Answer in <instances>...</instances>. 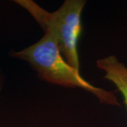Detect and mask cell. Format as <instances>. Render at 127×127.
Listing matches in <instances>:
<instances>
[{"instance_id": "6da1fadb", "label": "cell", "mask_w": 127, "mask_h": 127, "mask_svg": "<svg viewBox=\"0 0 127 127\" xmlns=\"http://www.w3.org/2000/svg\"><path fill=\"white\" fill-rule=\"evenodd\" d=\"M10 55L28 62L42 80L64 87L80 88L95 95L101 103L120 106L113 92L93 86L82 77L78 70L69 65L55 40L47 32L36 43Z\"/></svg>"}, {"instance_id": "7a4b0ae2", "label": "cell", "mask_w": 127, "mask_h": 127, "mask_svg": "<svg viewBox=\"0 0 127 127\" xmlns=\"http://www.w3.org/2000/svg\"><path fill=\"white\" fill-rule=\"evenodd\" d=\"M15 2L31 14L55 40L64 59L79 71L78 42L83 30L81 14L86 1L66 0L54 12H48L32 0H16Z\"/></svg>"}, {"instance_id": "3957f363", "label": "cell", "mask_w": 127, "mask_h": 127, "mask_svg": "<svg viewBox=\"0 0 127 127\" xmlns=\"http://www.w3.org/2000/svg\"><path fill=\"white\" fill-rule=\"evenodd\" d=\"M97 66L105 72L104 79L109 80L117 87L124 98V102L127 109V67L120 62L115 55L98 59Z\"/></svg>"}, {"instance_id": "277c9868", "label": "cell", "mask_w": 127, "mask_h": 127, "mask_svg": "<svg viewBox=\"0 0 127 127\" xmlns=\"http://www.w3.org/2000/svg\"><path fill=\"white\" fill-rule=\"evenodd\" d=\"M1 87H2V77H1V75L0 73V91L1 89Z\"/></svg>"}]
</instances>
